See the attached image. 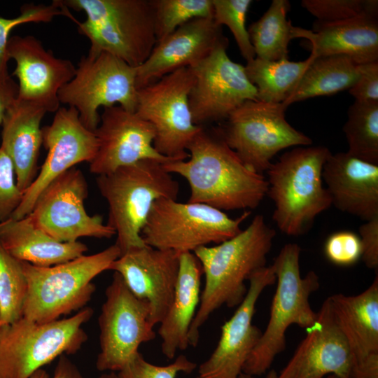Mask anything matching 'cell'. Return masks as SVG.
<instances>
[{
  "mask_svg": "<svg viewBox=\"0 0 378 378\" xmlns=\"http://www.w3.org/2000/svg\"><path fill=\"white\" fill-rule=\"evenodd\" d=\"M326 378H338L337 376L334 375V374H330V375H328L327 377H326Z\"/></svg>",
  "mask_w": 378,
  "mask_h": 378,
  "instance_id": "c3c4849f",
  "label": "cell"
},
{
  "mask_svg": "<svg viewBox=\"0 0 378 378\" xmlns=\"http://www.w3.org/2000/svg\"><path fill=\"white\" fill-rule=\"evenodd\" d=\"M225 38L205 58L190 67L194 83L189 94L193 122L198 126L226 120L249 100H257V90L251 83L245 66L227 54Z\"/></svg>",
  "mask_w": 378,
  "mask_h": 378,
  "instance_id": "5bb4252c",
  "label": "cell"
},
{
  "mask_svg": "<svg viewBox=\"0 0 378 378\" xmlns=\"http://www.w3.org/2000/svg\"><path fill=\"white\" fill-rule=\"evenodd\" d=\"M194 83L190 67H183L139 88L135 113L154 128L153 146L161 155L183 160L188 146L203 127L192 120L189 94Z\"/></svg>",
  "mask_w": 378,
  "mask_h": 378,
  "instance_id": "7c38bea8",
  "label": "cell"
},
{
  "mask_svg": "<svg viewBox=\"0 0 378 378\" xmlns=\"http://www.w3.org/2000/svg\"><path fill=\"white\" fill-rule=\"evenodd\" d=\"M290 4L287 0H273L262 17L248 27L255 57L277 61L288 59V46L294 38V26L287 19Z\"/></svg>",
  "mask_w": 378,
  "mask_h": 378,
  "instance_id": "4dcf8cb0",
  "label": "cell"
},
{
  "mask_svg": "<svg viewBox=\"0 0 378 378\" xmlns=\"http://www.w3.org/2000/svg\"><path fill=\"white\" fill-rule=\"evenodd\" d=\"M301 248L297 244H285L274 260L276 288L265 330L246 362L243 372L260 376L270 368L276 356L286 349V332L291 325L307 329L316 321L309 302L311 295L319 286L314 271L300 275Z\"/></svg>",
  "mask_w": 378,
  "mask_h": 378,
  "instance_id": "52a82bcc",
  "label": "cell"
},
{
  "mask_svg": "<svg viewBox=\"0 0 378 378\" xmlns=\"http://www.w3.org/2000/svg\"><path fill=\"white\" fill-rule=\"evenodd\" d=\"M97 185L108 205L106 224L117 235L121 255L146 245L141 235L153 203L161 198L176 200L179 183L154 160H143L99 175Z\"/></svg>",
  "mask_w": 378,
  "mask_h": 378,
  "instance_id": "5b68a950",
  "label": "cell"
},
{
  "mask_svg": "<svg viewBox=\"0 0 378 378\" xmlns=\"http://www.w3.org/2000/svg\"><path fill=\"white\" fill-rule=\"evenodd\" d=\"M130 290L150 306V323L162 321L172 302L179 270V253L145 245L132 248L111 265Z\"/></svg>",
  "mask_w": 378,
  "mask_h": 378,
  "instance_id": "ffe728a7",
  "label": "cell"
},
{
  "mask_svg": "<svg viewBox=\"0 0 378 378\" xmlns=\"http://www.w3.org/2000/svg\"><path fill=\"white\" fill-rule=\"evenodd\" d=\"M352 358L351 378H378V277L356 295L329 297Z\"/></svg>",
  "mask_w": 378,
  "mask_h": 378,
  "instance_id": "7402d4cb",
  "label": "cell"
},
{
  "mask_svg": "<svg viewBox=\"0 0 378 378\" xmlns=\"http://www.w3.org/2000/svg\"><path fill=\"white\" fill-rule=\"evenodd\" d=\"M1 327V316H0V328Z\"/></svg>",
  "mask_w": 378,
  "mask_h": 378,
  "instance_id": "681fc988",
  "label": "cell"
},
{
  "mask_svg": "<svg viewBox=\"0 0 378 378\" xmlns=\"http://www.w3.org/2000/svg\"><path fill=\"white\" fill-rule=\"evenodd\" d=\"M361 258L369 269L378 267V217L365 221L359 227Z\"/></svg>",
  "mask_w": 378,
  "mask_h": 378,
  "instance_id": "b9f144b4",
  "label": "cell"
},
{
  "mask_svg": "<svg viewBox=\"0 0 378 378\" xmlns=\"http://www.w3.org/2000/svg\"><path fill=\"white\" fill-rule=\"evenodd\" d=\"M331 152L325 146L298 147L284 153L266 172L272 218L290 236L306 233L316 217L332 205L322 172Z\"/></svg>",
  "mask_w": 378,
  "mask_h": 378,
  "instance_id": "3957f363",
  "label": "cell"
},
{
  "mask_svg": "<svg viewBox=\"0 0 378 378\" xmlns=\"http://www.w3.org/2000/svg\"><path fill=\"white\" fill-rule=\"evenodd\" d=\"M27 281L21 261L0 245V316L1 326L23 316Z\"/></svg>",
  "mask_w": 378,
  "mask_h": 378,
  "instance_id": "d6a6232c",
  "label": "cell"
},
{
  "mask_svg": "<svg viewBox=\"0 0 378 378\" xmlns=\"http://www.w3.org/2000/svg\"><path fill=\"white\" fill-rule=\"evenodd\" d=\"M0 225H1V223H0Z\"/></svg>",
  "mask_w": 378,
  "mask_h": 378,
  "instance_id": "f907efd6",
  "label": "cell"
},
{
  "mask_svg": "<svg viewBox=\"0 0 378 378\" xmlns=\"http://www.w3.org/2000/svg\"><path fill=\"white\" fill-rule=\"evenodd\" d=\"M88 188L86 179L75 167L52 181L39 195L27 216L41 229L62 242L82 237L111 238L115 231L99 215H89L84 206Z\"/></svg>",
  "mask_w": 378,
  "mask_h": 378,
  "instance_id": "9a60e30c",
  "label": "cell"
},
{
  "mask_svg": "<svg viewBox=\"0 0 378 378\" xmlns=\"http://www.w3.org/2000/svg\"><path fill=\"white\" fill-rule=\"evenodd\" d=\"M49 375L46 370L40 369L35 372L30 378H48Z\"/></svg>",
  "mask_w": 378,
  "mask_h": 378,
  "instance_id": "bcb514c9",
  "label": "cell"
},
{
  "mask_svg": "<svg viewBox=\"0 0 378 378\" xmlns=\"http://www.w3.org/2000/svg\"><path fill=\"white\" fill-rule=\"evenodd\" d=\"M324 252L327 258L335 265H353L361 258L360 237L350 231L335 232L327 239Z\"/></svg>",
  "mask_w": 378,
  "mask_h": 378,
  "instance_id": "ab89813d",
  "label": "cell"
},
{
  "mask_svg": "<svg viewBox=\"0 0 378 378\" xmlns=\"http://www.w3.org/2000/svg\"><path fill=\"white\" fill-rule=\"evenodd\" d=\"M378 13H365L334 23L316 21L313 30L294 27V38H305L316 57L343 55L357 64L378 61Z\"/></svg>",
  "mask_w": 378,
  "mask_h": 378,
  "instance_id": "d4e9b609",
  "label": "cell"
},
{
  "mask_svg": "<svg viewBox=\"0 0 378 378\" xmlns=\"http://www.w3.org/2000/svg\"><path fill=\"white\" fill-rule=\"evenodd\" d=\"M213 20L221 27L226 25L231 31L242 57L246 62L255 57L248 29L246 28V15L251 0H212Z\"/></svg>",
  "mask_w": 378,
  "mask_h": 378,
  "instance_id": "e575fe53",
  "label": "cell"
},
{
  "mask_svg": "<svg viewBox=\"0 0 378 378\" xmlns=\"http://www.w3.org/2000/svg\"><path fill=\"white\" fill-rule=\"evenodd\" d=\"M286 108L282 103L246 101L229 115L219 133L247 167L262 174L280 150L312 142L287 122Z\"/></svg>",
  "mask_w": 378,
  "mask_h": 378,
  "instance_id": "30bf717a",
  "label": "cell"
},
{
  "mask_svg": "<svg viewBox=\"0 0 378 378\" xmlns=\"http://www.w3.org/2000/svg\"><path fill=\"white\" fill-rule=\"evenodd\" d=\"M343 131L349 154L378 165V102L355 101L348 108Z\"/></svg>",
  "mask_w": 378,
  "mask_h": 378,
  "instance_id": "1f68e13d",
  "label": "cell"
},
{
  "mask_svg": "<svg viewBox=\"0 0 378 378\" xmlns=\"http://www.w3.org/2000/svg\"><path fill=\"white\" fill-rule=\"evenodd\" d=\"M42 136L48 150L46 158L35 179L24 192L11 219L18 220L29 214L39 195L52 181L78 163H90L97 152L94 132L83 125L78 112L73 107L59 108L51 124L42 127Z\"/></svg>",
  "mask_w": 378,
  "mask_h": 378,
  "instance_id": "2e32d148",
  "label": "cell"
},
{
  "mask_svg": "<svg viewBox=\"0 0 378 378\" xmlns=\"http://www.w3.org/2000/svg\"><path fill=\"white\" fill-rule=\"evenodd\" d=\"M349 93L358 102H378V61L358 64V77Z\"/></svg>",
  "mask_w": 378,
  "mask_h": 378,
  "instance_id": "60d3db41",
  "label": "cell"
},
{
  "mask_svg": "<svg viewBox=\"0 0 378 378\" xmlns=\"http://www.w3.org/2000/svg\"><path fill=\"white\" fill-rule=\"evenodd\" d=\"M105 295L98 319L100 352L96 367L99 371L118 372L156 333L149 321V304L136 298L118 273L114 272Z\"/></svg>",
  "mask_w": 378,
  "mask_h": 378,
  "instance_id": "4fadbf2b",
  "label": "cell"
},
{
  "mask_svg": "<svg viewBox=\"0 0 378 378\" xmlns=\"http://www.w3.org/2000/svg\"><path fill=\"white\" fill-rule=\"evenodd\" d=\"M247 293L233 315L221 327L218 342L199 367L197 378H238L261 335L253 324L257 301L276 282L272 265L262 267L248 278Z\"/></svg>",
  "mask_w": 378,
  "mask_h": 378,
  "instance_id": "e0dca14e",
  "label": "cell"
},
{
  "mask_svg": "<svg viewBox=\"0 0 378 378\" xmlns=\"http://www.w3.org/2000/svg\"><path fill=\"white\" fill-rule=\"evenodd\" d=\"M213 18H197L158 42L148 58L136 67L138 90L183 67H192L224 39Z\"/></svg>",
  "mask_w": 378,
  "mask_h": 378,
  "instance_id": "603a6c76",
  "label": "cell"
},
{
  "mask_svg": "<svg viewBox=\"0 0 378 378\" xmlns=\"http://www.w3.org/2000/svg\"><path fill=\"white\" fill-rule=\"evenodd\" d=\"M157 43L197 18H213L212 0H153Z\"/></svg>",
  "mask_w": 378,
  "mask_h": 378,
  "instance_id": "836d02e7",
  "label": "cell"
},
{
  "mask_svg": "<svg viewBox=\"0 0 378 378\" xmlns=\"http://www.w3.org/2000/svg\"><path fill=\"white\" fill-rule=\"evenodd\" d=\"M245 211L237 218L224 211L201 203H181L161 198L150 209L141 235L144 243L153 248L178 253L225 241L241 230V224L249 216Z\"/></svg>",
  "mask_w": 378,
  "mask_h": 378,
  "instance_id": "9c48e42d",
  "label": "cell"
},
{
  "mask_svg": "<svg viewBox=\"0 0 378 378\" xmlns=\"http://www.w3.org/2000/svg\"><path fill=\"white\" fill-rule=\"evenodd\" d=\"M120 255L114 244L94 254L49 267L21 261L27 281L22 317L44 323L83 309L95 290L93 279L110 270Z\"/></svg>",
  "mask_w": 378,
  "mask_h": 378,
  "instance_id": "8992f818",
  "label": "cell"
},
{
  "mask_svg": "<svg viewBox=\"0 0 378 378\" xmlns=\"http://www.w3.org/2000/svg\"><path fill=\"white\" fill-rule=\"evenodd\" d=\"M22 197L23 192L17 185L13 164L0 148V223L10 218Z\"/></svg>",
  "mask_w": 378,
  "mask_h": 378,
  "instance_id": "f35d334b",
  "label": "cell"
},
{
  "mask_svg": "<svg viewBox=\"0 0 378 378\" xmlns=\"http://www.w3.org/2000/svg\"><path fill=\"white\" fill-rule=\"evenodd\" d=\"M302 6L321 23H334L365 13H378L377 0H302Z\"/></svg>",
  "mask_w": 378,
  "mask_h": 378,
  "instance_id": "8d00e7d4",
  "label": "cell"
},
{
  "mask_svg": "<svg viewBox=\"0 0 378 378\" xmlns=\"http://www.w3.org/2000/svg\"><path fill=\"white\" fill-rule=\"evenodd\" d=\"M136 67L107 52L83 56L74 77L58 93L60 103L77 110L83 125L94 132L99 107L115 106L135 113L137 105Z\"/></svg>",
  "mask_w": 378,
  "mask_h": 378,
  "instance_id": "8fae6325",
  "label": "cell"
},
{
  "mask_svg": "<svg viewBox=\"0 0 378 378\" xmlns=\"http://www.w3.org/2000/svg\"><path fill=\"white\" fill-rule=\"evenodd\" d=\"M67 8L83 11L85 21L74 17L80 34L90 42L88 55L109 53L138 67L157 43L153 0H66Z\"/></svg>",
  "mask_w": 378,
  "mask_h": 378,
  "instance_id": "277c9868",
  "label": "cell"
},
{
  "mask_svg": "<svg viewBox=\"0 0 378 378\" xmlns=\"http://www.w3.org/2000/svg\"><path fill=\"white\" fill-rule=\"evenodd\" d=\"M276 378H351L352 358L328 298L314 323Z\"/></svg>",
  "mask_w": 378,
  "mask_h": 378,
  "instance_id": "44dd1931",
  "label": "cell"
},
{
  "mask_svg": "<svg viewBox=\"0 0 378 378\" xmlns=\"http://www.w3.org/2000/svg\"><path fill=\"white\" fill-rule=\"evenodd\" d=\"M358 77V64L343 55L316 57L307 68L285 106L317 96L349 90Z\"/></svg>",
  "mask_w": 378,
  "mask_h": 378,
  "instance_id": "f1b7e54d",
  "label": "cell"
},
{
  "mask_svg": "<svg viewBox=\"0 0 378 378\" xmlns=\"http://www.w3.org/2000/svg\"><path fill=\"white\" fill-rule=\"evenodd\" d=\"M69 9L62 6L59 1H53L50 5L27 4L20 8V14L13 18L0 17V76H9L7 45L11 30L20 24L29 22H49L57 15L69 17Z\"/></svg>",
  "mask_w": 378,
  "mask_h": 378,
  "instance_id": "d590c367",
  "label": "cell"
},
{
  "mask_svg": "<svg viewBox=\"0 0 378 378\" xmlns=\"http://www.w3.org/2000/svg\"><path fill=\"white\" fill-rule=\"evenodd\" d=\"M47 112L40 106L17 99L2 120L1 148L10 158L16 182L24 192L37 175L43 144L41 120Z\"/></svg>",
  "mask_w": 378,
  "mask_h": 378,
  "instance_id": "484cf974",
  "label": "cell"
},
{
  "mask_svg": "<svg viewBox=\"0 0 378 378\" xmlns=\"http://www.w3.org/2000/svg\"><path fill=\"white\" fill-rule=\"evenodd\" d=\"M322 178L337 209L365 221L378 217V165L347 152L331 153Z\"/></svg>",
  "mask_w": 378,
  "mask_h": 378,
  "instance_id": "cb8c5ba5",
  "label": "cell"
},
{
  "mask_svg": "<svg viewBox=\"0 0 378 378\" xmlns=\"http://www.w3.org/2000/svg\"><path fill=\"white\" fill-rule=\"evenodd\" d=\"M19 87L10 76H0V125L8 108L18 97Z\"/></svg>",
  "mask_w": 378,
  "mask_h": 378,
  "instance_id": "7bdbcfd3",
  "label": "cell"
},
{
  "mask_svg": "<svg viewBox=\"0 0 378 378\" xmlns=\"http://www.w3.org/2000/svg\"><path fill=\"white\" fill-rule=\"evenodd\" d=\"M85 307L73 316L38 323L24 317L0 328V378H30L63 354L76 353L88 339L83 328L93 315Z\"/></svg>",
  "mask_w": 378,
  "mask_h": 378,
  "instance_id": "ba28073f",
  "label": "cell"
},
{
  "mask_svg": "<svg viewBox=\"0 0 378 378\" xmlns=\"http://www.w3.org/2000/svg\"><path fill=\"white\" fill-rule=\"evenodd\" d=\"M189 156L163 164L170 174L188 183V202L204 204L221 211L253 209L267 195L268 184L262 174L247 167L218 132L203 127L187 147Z\"/></svg>",
  "mask_w": 378,
  "mask_h": 378,
  "instance_id": "6da1fadb",
  "label": "cell"
},
{
  "mask_svg": "<svg viewBox=\"0 0 378 378\" xmlns=\"http://www.w3.org/2000/svg\"><path fill=\"white\" fill-rule=\"evenodd\" d=\"M277 373L275 370H270L266 378H276ZM238 378H255L254 376L247 374L246 373L242 372Z\"/></svg>",
  "mask_w": 378,
  "mask_h": 378,
  "instance_id": "f6af8a7d",
  "label": "cell"
},
{
  "mask_svg": "<svg viewBox=\"0 0 378 378\" xmlns=\"http://www.w3.org/2000/svg\"><path fill=\"white\" fill-rule=\"evenodd\" d=\"M94 134L98 149L90 162V171L98 176L143 160L163 164L176 161L155 149V130L151 124L120 106L104 108Z\"/></svg>",
  "mask_w": 378,
  "mask_h": 378,
  "instance_id": "d6986e66",
  "label": "cell"
},
{
  "mask_svg": "<svg viewBox=\"0 0 378 378\" xmlns=\"http://www.w3.org/2000/svg\"><path fill=\"white\" fill-rule=\"evenodd\" d=\"M0 245L15 258L40 267L63 263L88 251L80 241L62 242L38 227L28 216L8 218L0 225Z\"/></svg>",
  "mask_w": 378,
  "mask_h": 378,
  "instance_id": "83f0119b",
  "label": "cell"
},
{
  "mask_svg": "<svg viewBox=\"0 0 378 378\" xmlns=\"http://www.w3.org/2000/svg\"><path fill=\"white\" fill-rule=\"evenodd\" d=\"M98 378H120L118 374H115L114 372H111L109 373H105L99 376Z\"/></svg>",
  "mask_w": 378,
  "mask_h": 378,
  "instance_id": "7dc6e473",
  "label": "cell"
},
{
  "mask_svg": "<svg viewBox=\"0 0 378 378\" xmlns=\"http://www.w3.org/2000/svg\"><path fill=\"white\" fill-rule=\"evenodd\" d=\"M202 274L201 264L193 253L179 254L174 298L158 330L162 352L168 359L190 346L188 332L200 303Z\"/></svg>",
  "mask_w": 378,
  "mask_h": 378,
  "instance_id": "4316f807",
  "label": "cell"
},
{
  "mask_svg": "<svg viewBox=\"0 0 378 378\" xmlns=\"http://www.w3.org/2000/svg\"><path fill=\"white\" fill-rule=\"evenodd\" d=\"M197 367L183 355H179L167 365H157L148 362L138 352L118 372L120 378H176L181 373H191Z\"/></svg>",
  "mask_w": 378,
  "mask_h": 378,
  "instance_id": "74e56055",
  "label": "cell"
},
{
  "mask_svg": "<svg viewBox=\"0 0 378 378\" xmlns=\"http://www.w3.org/2000/svg\"><path fill=\"white\" fill-rule=\"evenodd\" d=\"M316 57L311 53L308 58L300 62L288 59L270 61L255 57L246 62V74L257 90L258 100L284 103Z\"/></svg>",
  "mask_w": 378,
  "mask_h": 378,
  "instance_id": "f546056e",
  "label": "cell"
},
{
  "mask_svg": "<svg viewBox=\"0 0 378 378\" xmlns=\"http://www.w3.org/2000/svg\"><path fill=\"white\" fill-rule=\"evenodd\" d=\"M48 378H50V377ZM51 378H85L77 366L66 357L61 355Z\"/></svg>",
  "mask_w": 378,
  "mask_h": 378,
  "instance_id": "ee69618b",
  "label": "cell"
},
{
  "mask_svg": "<svg viewBox=\"0 0 378 378\" xmlns=\"http://www.w3.org/2000/svg\"><path fill=\"white\" fill-rule=\"evenodd\" d=\"M8 59L16 67L18 99L35 104L46 112L59 108V90L75 76L76 67L66 59L57 57L42 42L31 35H14L7 45Z\"/></svg>",
  "mask_w": 378,
  "mask_h": 378,
  "instance_id": "ac0fdd59",
  "label": "cell"
},
{
  "mask_svg": "<svg viewBox=\"0 0 378 378\" xmlns=\"http://www.w3.org/2000/svg\"><path fill=\"white\" fill-rule=\"evenodd\" d=\"M275 235L263 216L256 215L233 237L193 252L201 264L204 285L188 332L190 346H197L200 328L216 310L223 305L237 307L243 301L248 291L245 281L266 266Z\"/></svg>",
  "mask_w": 378,
  "mask_h": 378,
  "instance_id": "7a4b0ae2",
  "label": "cell"
}]
</instances>
